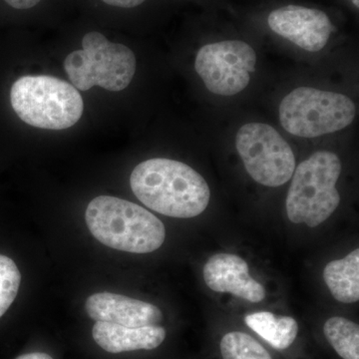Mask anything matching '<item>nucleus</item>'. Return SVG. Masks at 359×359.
<instances>
[{
	"label": "nucleus",
	"instance_id": "1",
	"mask_svg": "<svg viewBox=\"0 0 359 359\" xmlns=\"http://www.w3.org/2000/svg\"><path fill=\"white\" fill-rule=\"evenodd\" d=\"M130 185L146 207L173 218L199 216L211 199L209 185L198 172L164 158L140 163L132 172Z\"/></svg>",
	"mask_w": 359,
	"mask_h": 359
},
{
	"label": "nucleus",
	"instance_id": "2",
	"mask_svg": "<svg viewBox=\"0 0 359 359\" xmlns=\"http://www.w3.org/2000/svg\"><path fill=\"white\" fill-rule=\"evenodd\" d=\"M87 226L103 245L122 252L149 254L164 244V224L152 212L129 201L100 196L89 203Z\"/></svg>",
	"mask_w": 359,
	"mask_h": 359
},
{
	"label": "nucleus",
	"instance_id": "3",
	"mask_svg": "<svg viewBox=\"0 0 359 359\" xmlns=\"http://www.w3.org/2000/svg\"><path fill=\"white\" fill-rule=\"evenodd\" d=\"M14 112L30 126L47 130L70 128L83 114V99L72 84L47 75H27L11 90Z\"/></svg>",
	"mask_w": 359,
	"mask_h": 359
},
{
	"label": "nucleus",
	"instance_id": "4",
	"mask_svg": "<svg viewBox=\"0 0 359 359\" xmlns=\"http://www.w3.org/2000/svg\"><path fill=\"white\" fill-rule=\"evenodd\" d=\"M340 173L339 157L330 151H318L302 162L292 175L285 203L290 221L311 228L327 221L340 203Z\"/></svg>",
	"mask_w": 359,
	"mask_h": 359
},
{
	"label": "nucleus",
	"instance_id": "5",
	"mask_svg": "<svg viewBox=\"0 0 359 359\" xmlns=\"http://www.w3.org/2000/svg\"><path fill=\"white\" fill-rule=\"evenodd\" d=\"M65 69L75 88L93 86L108 91L126 89L136 72V57L126 45L113 43L102 33L90 32L82 39V49L65 58Z\"/></svg>",
	"mask_w": 359,
	"mask_h": 359
},
{
	"label": "nucleus",
	"instance_id": "6",
	"mask_svg": "<svg viewBox=\"0 0 359 359\" xmlns=\"http://www.w3.org/2000/svg\"><path fill=\"white\" fill-rule=\"evenodd\" d=\"M355 114V105L348 97L311 87L294 89L280 105L283 129L302 138H316L346 128Z\"/></svg>",
	"mask_w": 359,
	"mask_h": 359
},
{
	"label": "nucleus",
	"instance_id": "7",
	"mask_svg": "<svg viewBox=\"0 0 359 359\" xmlns=\"http://www.w3.org/2000/svg\"><path fill=\"white\" fill-rule=\"evenodd\" d=\"M236 148L245 170L261 185L280 187L289 182L295 170V158L289 143L273 127L249 123L236 135Z\"/></svg>",
	"mask_w": 359,
	"mask_h": 359
},
{
	"label": "nucleus",
	"instance_id": "8",
	"mask_svg": "<svg viewBox=\"0 0 359 359\" xmlns=\"http://www.w3.org/2000/svg\"><path fill=\"white\" fill-rule=\"evenodd\" d=\"M256 65V51L250 44L224 40L203 46L196 56L195 69L212 93L233 96L249 85Z\"/></svg>",
	"mask_w": 359,
	"mask_h": 359
},
{
	"label": "nucleus",
	"instance_id": "9",
	"mask_svg": "<svg viewBox=\"0 0 359 359\" xmlns=\"http://www.w3.org/2000/svg\"><path fill=\"white\" fill-rule=\"evenodd\" d=\"M268 25L271 32L309 52L325 48L334 28L327 13L299 6L275 9L269 13Z\"/></svg>",
	"mask_w": 359,
	"mask_h": 359
},
{
	"label": "nucleus",
	"instance_id": "10",
	"mask_svg": "<svg viewBox=\"0 0 359 359\" xmlns=\"http://www.w3.org/2000/svg\"><path fill=\"white\" fill-rule=\"evenodd\" d=\"M204 280L209 289L229 292L250 302L266 297V290L250 276L249 264L242 257L231 254H217L205 263Z\"/></svg>",
	"mask_w": 359,
	"mask_h": 359
},
{
	"label": "nucleus",
	"instance_id": "11",
	"mask_svg": "<svg viewBox=\"0 0 359 359\" xmlns=\"http://www.w3.org/2000/svg\"><path fill=\"white\" fill-rule=\"evenodd\" d=\"M85 308L92 320L127 327L157 325L163 320L162 311L154 304L111 292L90 295Z\"/></svg>",
	"mask_w": 359,
	"mask_h": 359
},
{
	"label": "nucleus",
	"instance_id": "12",
	"mask_svg": "<svg viewBox=\"0 0 359 359\" xmlns=\"http://www.w3.org/2000/svg\"><path fill=\"white\" fill-rule=\"evenodd\" d=\"M92 337L97 344L110 353L151 351L157 348L166 339V330L159 325L127 327L115 323L96 321Z\"/></svg>",
	"mask_w": 359,
	"mask_h": 359
},
{
	"label": "nucleus",
	"instance_id": "13",
	"mask_svg": "<svg viewBox=\"0 0 359 359\" xmlns=\"http://www.w3.org/2000/svg\"><path fill=\"white\" fill-rule=\"evenodd\" d=\"M323 280L337 301L342 304L358 302L359 250L328 263L323 271Z\"/></svg>",
	"mask_w": 359,
	"mask_h": 359
},
{
	"label": "nucleus",
	"instance_id": "14",
	"mask_svg": "<svg viewBox=\"0 0 359 359\" xmlns=\"http://www.w3.org/2000/svg\"><path fill=\"white\" fill-rule=\"evenodd\" d=\"M245 323L273 348L280 351L292 346L299 334V325L294 318L269 311L248 314Z\"/></svg>",
	"mask_w": 359,
	"mask_h": 359
},
{
	"label": "nucleus",
	"instance_id": "15",
	"mask_svg": "<svg viewBox=\"0 0 359 359\" xmlns=\"http://www.w3.org/2000/svg\"><path fill=\"white\" fill-rule=\"evenodd\" d=\"M323 332L337 354L344 359H359V327L340 316L330 318Z\"/></svg>",
	"mask_w": 359,
	"mask_h": 359
},
{
	"label": "nucleus",
	"instance_id": "16",
	"mask_svg": "<svg viewBox=\"0 0 359 359\" xmlns=\"http://www.w3.org/2000/svg\"><path fill=\"white\" fill-rule=\"evenodd\" d=\"M219 347L224 359H273L262 344L244 332H229Z\"/></svg>",
	"mask_w": 359,
	"mask_h": 359
},
{
	"label": "nucleus",
	"instance_id": "17",
	"mask_svg": "<svg viewBox=\"0 0 359 359\" xmlns=\"http://www.w3.org/2000/svg\"><path fill=\"white\" fill-rule=\"evenodd\" d=\"M20 282V271L16 264L11 257L0 255V318L16 299Z\"/></svg>",
	"mask_w": 359,
	"mask_h": 359
},
{
	"label": "nucleus",
	"instance_id": "18",
	"mask_svg": "<svg viewBox=\"0 0 359 359\" xmlns=\"http://www.w3.org/2000/svg\"><path fill=\"white\" fill-rule=\"evenodd\" d=\"M107 6L119 7V8H134L143 4L147 0H101Z\"/></svg>",
	"mask_w": 359,
	"mask_h": 359
},
{
	"label": "nucleus",
	"instance_id": "19",
	"mask_svg": "<svg viewBox=\"0 0 359 359\" xmlns=\"http://www.w3.org/2000/svg\"><path fill=\"white\" fill-rule=\"evenodd\" d=\"M9 6L18 11H26L39 6L42 0H4Z\"/></svg>",
	"mask_w": 359,
	"mask_h": 359
},
{
	"label": "nucleus",
	"instance_id": "20",
	"mask_svg": "<svg viewBox=\"0 0 359 359\" xmlns=\"http://www.w3.org/2000/svg\"><path fill=\"white\" fill-rule=\"evenodd\" d=\"M16 359H53L50 355L42 353H33L23 354V355L18 356Z\"/></svg>",
	"mask_w": 359,
	"mask_h": 359
},
{
	"label": "nucleus",
	"instance_id": "21",
	"mask_svg": "<svg viewBox=\"0 0 359 359\" xmlns=\"http://www.w3.org/2000/svg\"><path fill=\"white\" fill-rule=\"evenodd\" d=\"M353 1V6L355 7H359V0H351Z\"/></svg>",
	"mask_w": 359,
	"mask_h": 359
}]
</instances>
